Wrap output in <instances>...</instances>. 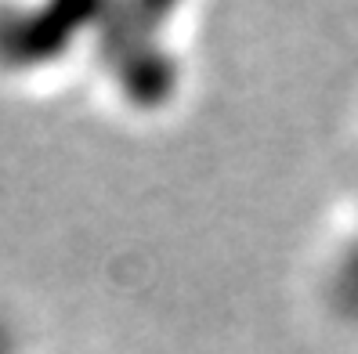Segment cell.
I'll list each match as a JSON object with an SVG mask.
<instances>
[{"label":"cell","mask_w":358,"mask_h":354,"mask_svg":"<svg viewBox=\"0 0 358 354\" xmlns=\"http://www.w3.org/2000/svg\"><path fill=\"white\" fill-rule=\"evenodd\" d=\"M0 354H11V340H8V329L0 325Z\"/></svg>","instance_id":"1"}]
</instances>
